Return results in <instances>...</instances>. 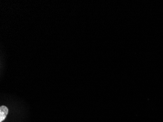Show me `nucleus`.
<instances>
[{"instance_id":"obj_1","label":"nucleus","mask_w":163,"mask_h":122,"mask_svg":"<svg viewBox=\"0 0 163 122\" xmlns=\"http://www.w3.org/2000/svg\"><path fill=\"white\" fill-rule=\"evenodd\" d=\"M8 113V109L6 106H2L0 107V122L5 120Z\"/></svg>"}]
</instances>
